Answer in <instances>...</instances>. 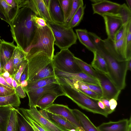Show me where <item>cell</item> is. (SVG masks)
<instances>
[{
    "label": "cell",
    "instance_id": "obj_61",
    "mask_svg": "<svg viewBox=\"0 0 131 131\" xmlns=\"http://www.w3.org/2000/svg\"><path fill=\"white\" fill-rule=\"evenodd\" d=\"M70 131H77L75 129H73L71 130Z\"/></svg>",
    "mask_w": 131,
    "mask_h": 131
},
{
    "label": "cell",
    "instance_id": "obj_25",
    "mask_svg": "<svg viewBox=\"0 0 131 131\" xmlns=\"http://www.w3.org/2000/svg\"><path fill=\"white\" fill-rule=\"evenodd\" d=\"M59 96L57 94L52 93H48L42 96L37 101L36 107L41 110H45L46 108L53 104L55 100Z\"/></svg>",
    "mask_w": 131,
    "mask_h": 131
},
{
    "label": "cell",
    "instance_id": "obj_32",
    "mask_svg": "<svg viewBox=\"0 0 131 131\" xmlns=\"http://www.w3.org/2000/svg\"><path fill=\"white\" fill-rule=\"evenodd\" d=\"M51 77H56L54 72V67L52 62L42 70L28 83L42 78Z\"/></svg>",
    "mask_w": 131,
    "mask_h": 131
},
{
    "label": "cell",
    "instance_id": "obj_24",
    "mask_svg": "<svg viewBox=\"0 0 131 131\" xmlns=\"http://www.w3.org/2000/svg\"><path fill=\"white\" fill-rule=\"evenodd\" d=\"M94 57L91 63L92 67L96 71L108 75V68L104 58L96 51L93 53Z\"/></svg>",
    "mask_w": 131,
    "mask_h": 131
},
{
    "label": "cell",
    "instance_id": "obj_14",
    "mask_svg": "<svg viewBox=\"0 0 131 131\" xmlns=\"http://www.w3.org/2000/svg\"><path fill=\"white\" fill-rule=\"evenodd\" d=\"M120 5L118 3L105 0H98L92 4L93 14L101 16L106 13H118Z\"/></svg>",
    "mask_w": 131,
    "mask_h": 131
},
{
    "label": "cell",
    "instance_id": "obj_27",
    "mask_svg": "<svg viewBox=\"0 0 131 131\" xmlns=\"http://www.w3.org/2000/svg\"><path fill=\"white\" fill-rule=\"evenodd\" d=\"M33 1L39 17L44 19L47 21L53 23L43 0H33Z\"/></svg>",
    "mask_w": 131,
    "mask_h": 131
},
{
    "label": "cell",
    "instance_id": "obj_59",
    "mask_svg": "<svg viewBox=\"0 0 131 131\" xmlns=\"http://www.w3.org/2000/svg\"><path fill=\"white\" fill-rule=\"evenodd\" d=\"M129 122L127 131H131V117L130 116L129 119Z\"/></svg>",
    "mask_w": 131,
    "mask_h": 131
},
{
    "label": "cell",
    "instance_id": "obj_46",
    "mask_svg": "<svg viewBox=\"0 0 131 131\" xmlns=\"http://www.w3.org/2000/svg\"><path fill=\"white\" fill-rule=\"evenodd\" d=\"M15 89V93L19 97L23 98L26 96V94L23 87L20 85H18Z\"/></svg>",
    "mask_w": 131,
    "mask_h": 131
},
{
    "label": "cell",
    "instance_id": "obj_16",
    "mask_svg": "<svg viewBox=\"0 0 131 131\" xmlns=\"http://www.w3.org/2000/svg\"><path fill=\"white\" fill-rule=\"evenodd\" d=\"M19 9L18 0H0V9L10 22L16 16Z\"/></svg>",
    "mask_w": 131,
    "mask_h": 131
},
{
    "label": "cell",
    "instance_id": "obj_48",
    "mask_svg": "<svg viewBox=\"0 0 131 131\" xmlns=\"http://www.w3.org/2000/svg\"><path fill=\"white\" fill-rule=\"evenodd\" d=\"M109 104L110 109L114 112L117 105V101L114 99H112L110 100Z\"/></svg>",
    "mask_w": 131,
    "mask_h": 131
},
{
    "label": "cell",
    "instance_id": "obj_20",
    "mask_svg": "<svg viewBox=\"0 0 131 131\" xmlns=\"http://www.w3.org/2000/svg\"><path fill=\"white\" fill-rule=\"evenodd\" d=\"M129 121L124 119L116 122L103 123L97 127L99 131H127Z\"/></svg>",
    "mask_w": 131,
    "mask_h": 131
},
{
    "label": "cell",
    "instance_id": "obj_29",
    "mask_svg": "<svg viewBox=\"0 0 131 131\" xmlns=\"http://www.w3.org/2000/svg\"><path fill=\"white\" fill-rule=\"evenodd\" d=\"M85 8V5H84V4L81 5L67 25L65 26L67 27L72 29L78 26L83 18Z\"/></svg>",
    "mask_w": 131,
    "mask_h": 131
},
{
    "label": "cell",
    "instance_id": "obj_9",
    "mask_svg": "<svg viewBox=\"0 0 131 131\" xmlns=\"http://www.w3.org/2000/svg\"><path fill=\"white\" fill-rule=\"evenodd\" d=\"M26 93L28 97V105L29 107L36 106L37 103L39 99L43 95L48 93L56 94L59 96H65L61 85L58 83H51Z\"/></svg>",
    "mask_w": 131,
    "mask_h": 131
},
{
    "label": "cell",
    "instance_id": "obj_55",
    "mask_svg": "<svg viewBox=\"0 0 131 131\" xmlns=\"http://www.w3.org/2000/svg\"><path fill=\"white\" fill-rule=\"evenodd\" d=\"M4 78H7L9 77L10 75L9 73L7 71H5L1 75Z\"/></svg>",
    "mask_w": 131,
    "mask_h": 131
},
{
    "label": "cell",
    "instance_id": "obj_23",
    "mask_svg": "<svg viewBox=\"0 0 131 131\" xmlns=\"http://www.w3.org/2000/svg\"><path fill=\"white\" fill-rule=\"evenodd\" d=\"M75 30L77 38L81 44L93 53L96 51V48L90 39L87 30L77 29Z\"/></svg>",
    "mask_w": 131,
    "mask_h": 131
},
{
    "label": "cell",
    "instance_id": "obj_11",
    "mask_svg": "<svg viewBox=\"0 0 131 131\" xmlns=\"http://www.w3.org/2000/svg\"><path fill=\"white\" fill-rule=\"evenodd\" d=\"M103 42L105 48L112 56L120 62L126 61L125 28L124 35L119 40L114 42L107 38Z\"/></svg>",
    "mask_w": 131,
    "mask_h": 131
},
{
    "label": "cell",
    "instance_id": "obj_13",
    "mask_svg": "<svg viewBox=\"0 0 131 131\" xmlns=\"http://www.w3.org/2000/svg\"><path fill=\"white\" fill-rule=\"evenodd\" d=\"M45 110L62 116L81 131H84L73 113L72 109L70 108L68 106L53 104Z\"/></svg>",
    "mask_w": 131,
    "mask_h": 131
},
{
    "label": "cell",
    "instance_id": "obj_18",
    "mask_svg": "<svg viewBox=\"0 0 131 131\" xmlns=\"http://www.w3.org/2000/svg\"><path fill=\"white\" fill-rule=\"evenodd\" d=\"M48 9L53 23L64 24L63 12L59 0H50Z\"/></svg>",
    "mask_w": 131,
    "mask_h": 131
},
{
    "label": "cell",
    "instance_id": "obj_22",
    "mask_svg": "<svg viewBox=\"0 0 131 131\" xmlns=\"http://www.w3.org/2000/svg\"><path fill=\"white\" fill-rule=\"evenodd\" d=\"M54 83H59L57 78L56 77H49L28 82L27 86L23 88L25 92L26 93Z\"/></svg>",
    "mask_w": 131,
    "mask_h": 131
},
{
    "label": "cell",
    "instance_id": "obj_60",
    "mask_svg": "<svg viewBox=\"0 0 131 131\" xmlns=\"http://www.w3.org/2000/svg\"><path fill=\"white\" fill-rule=\"evenodd\" d=\"M3 73L2 68V67L0 59V75H1Z\"/></svg>",
    "mask_w": 131,
    "mask_h": 131
},
{
    "label": "cell",
    "instance_id": "obj_38",
    "mask_svg": "<svg viewBox=\"0 0 131 131\" xmlns=\"http://www.w3.org/2000/svg\"><path fill=\"white\" fill-rule=\"evenodd\" d=\"M83 4V1L82 0H71L70 14L68 19L64 25H67L79 7L81 5Z\"/></svg>",
    "mask_w": 131,
    "mask_h": 131
},
{
    "label": "cell",
    "instance_id": "obj_41",
    "mask_svg": "<svg viewBox=\"0 0 131 131\" xmlns=\"http://www.w3.org/2000/svg\"><path fill=\"white\" fill-rule=\"evenodd\" d=\"M15 93V89L8 87L0 84V96H8Z\"/></svg>",
    "mask_w": 131,
    "mask_h": 131
},
{
    "label": "cell",
    "instance_id": "obj_8",
    "mask_svg": "<svg viewBox=\"0 0 131 131\" xmlns=\"http://www.w3.org/2000/svg\"><path fill=\"white\" fill-rule=\"evenodd\" d=\"M40 125L46 131H67L56 125L44 117L37 110L36 106L30 107L29 109L23 108L17 109Z\"/></svg>",
    "mask_w": 131,
    "mask_h": 131
},
{
    "label": "cell",
    "instance_id": "obj_6",
    "mask_svg": "<svg viewBox=\"0 0 131 131\" xmlns=\"http://www.w3.org/2000/svg\"><path fill=\"white\" fill-rule=\"evenodd\" d=\"M46 22L52 31L55 39L54 45L61 50L68 49L77 43V36L72 28L64 25Z\"/></svg>",
    "mask_w": 131,
    "mask_h": 131
},
{
    "label": "cell",
    "instance_id": "obj_52",
    "mask_svg": "<svg viewBox=\"0 0 131 131\" xmlns=\"http://www.w3.org/2000/svg\"><path fill=\"white\" fill-rule=\"evenodd\" d=\"M3 78L5 80L7 83L12 87L14 88L12 85L13 78L10 75L7 78Z\"/></svg>",
    "mask_w": 131,
    "mask_h": 131
},
{
    "label": "cell",
    "instance_id": "obj_10",
    "mask_svg": "<svg viewBox=\"0 0 131 131\" xmlns=\"http://www.w3.org/2000/svg\"><path fill=\"white\" fill-rule=\"evenodd\" d=\"M96 71L97 80L102 92L101 99H105L110 100L114 99L117 101L121 90L116 86L108 75L102 72Z\"/></svg>",
    "mask_w": 131,
    "mask_h": 131
},
{
    "label": "cell",
    "instance_id": "obj_51",
    "mask_svg": "<svg viewBox=\"0 0 131 131\" xmlns=\"http://www.w3.org/2000/svg\"><path fill=\"white\" fill-rule=\"evenodd\" d=\"M0 18L3 20H4L9 24L10 23V22L7 19L4 15L3 13L2 12L1 9H0Z\"/></svg>",
    "mask_w": 131,
    "mask_h": 131
},
{
    "label": "cell",
    "instance_id": "obj_21",
    "mask_svg": "<svg viewBox=\"0 0 131 131\" xmlns=\"http://www.w3.org/2000/svg\"><path fill=\"white\" fill-rule=\"evenodd\" d=\"M74 114L84 131H99L89 118L79 110L72 109Z\"/></svg>",
    "mask_w": 131,
    "mask_h": 131
},
{
    "label": "cell",
    "instance_id": "obj_40",
    "mask_svg": "<svg viewBox=\"0 0 131 131\" xmlns=\"http://www.w3.org/2000/svg\"><path fill=\"white\" fill-rule=\"evenodd\" d=\"M2 70L3 73L5 71H7L10 75L13 77L15 74V72L12 57L2 67Z\"/></svg>",
    "mask_w": 131,
    "mask_h": 131
},
{
    "label": "cell",
    "instance_id": "obj_12",
    "mask_svg": "<svg viewBox=\"0 0 131 131\" xmlns=\"http://www.w3.org/2000/svg\"><path fill=\"white\" fill-rule=\"evenodd\" d=\"M102 16L105 22L107 38L114 41L115 34L124 25L122 18L118 13H106Z\"/></svg>",
    "mask_w": 131,
    "mask_h": 131
},
{
    "label": "cell",
    "instance_id": "obj_54",
    "mask_svg": "<svg viewBox=\"0 0 131 131\" xmlns=\"http://www.w3.org/2000/svg\"><path fill=\"white\" fill-rule=\"evenodd\" d=\"M28 82L27 80H25L20 82V85L23 88L25 87L27 85Z\"/></svg>",
    "mask_w": 131,
    "mask_h": 131
},
{
    "label": "cell",
    "instance_id": "obj_37",
    "mask_svg": "<svg viewBox=\"0 0 131 131\" xmlns=\"http://www.w3.org/2000/svg\"><path fill=\"white\" fill-rule=\"evenodd\" d=\"M59 1L63 12L64 20L65 23L70 14L71 0H59Z\"/></svg>",
    "mask_w": 131,
    "mask_h": 131
},
{
    "label": "cell",
    "instance_id": "obj_19",
    "mask_svg": "<svg viewBox=\"0 0 131 131\" xmlns=\"http://www.w3.org/2000/svg\"><path fill=\"white\" fill-rule=\"evenodd\" d=\"M16 47L14 41L9 42L1 40L0 46V59L2 68L12 58Z\"/></svg>",
    "mask_w": 131,
    "mask_h": 131
},
{
    "label": "cell",
    "instance_id": "obj_58",
    "mask_svg": "<svg viewBox=\"0 0 131 131\" xmlns=\"http://www.w3.org/2000/svg\"><path fill=\"white\" fill-rule=\"evenodd\" d=\"M126 1L127 4V6L131 10V0H126Z\"/></svg>",
    "mask_w": 131,
    "mask_h": 131
},
{
    "label": "cell",
    "instance_id": "obj_1",
    "mask_svg": "<svg viewBox=\"0 0 131 131\" xmlns=\"http://www.w3.org/2000/svg\"><path fill=\"white\" fill-rule=\"evenodd\" d=\"M35 14L27 7H20L9 24L13 41L27 54L35 35V26L32 18Z\"/></svg>",
    "mask_w": 131,
    "mask_h": 131
},
{
    "label": "cell",
    "instance_id": "obj_56",
    "mask_svg": "<svg viewBox=\"0 0 131 131\" xmlns=\"http://www.w3.org/2000/svg\"><path fill=\"white\" fill-rule=\"evenodd\" d=\"M12 85L14 89H15L18 85L16 81L13 79V80Z\"/></svg>",
    "mask_w": 131,
    "mask_h": 131
},
{
    "label": "cell",
    "instance_id": "obj_43",
    "mask_svg": "<svg viewBox=\"0 0 131 131\" xmlns=\"http://www.w3.org/2000/svg\"><path fill=\"white\" fill-rule=\"evenodd\" d=\"M83 82L84 83L90 90L97 93L100 97L101 99H102V92L100 85Z\"/></svg>",
    "mask_w": 131,
    "mask_h": 131
},
{
    "label": "cell",
    "instance_id": "obj_15",
    "mask_svg": "<svg viewBox=\"0 0 131 131\" xmlns=\"http://www.w3.org/2000/svg\"><path fill=\"white\" fill-rule=\"evenodd\" d=\"M39 111L43 116L53 123L67 131H70L73 129H75L77 131H81L61 116L52 114L45 110H41Z\"/></svg>",
    "mask_w": 131,
    "mask_h": 131
},
{
    "label": "cell",
    "instance_id": "obj_42",
    "mask_svg": "<svg viewBox=\"0 0 131 131\" xmlns=\"http://www.w3.org/2000/svg\"><path fill=\"white\" fill-rule=\"evenodd\" d=\"M32 18L36 27L42 28L45 27L47 25L46 20L43 18L37 17L35 14L32 15Z\"/></svg>",
    "mask_w": 131,
    "mask_h": 131
},
{
    "label": "cell",
    "instance_id": "obj_33",
    "mask_svg": "<svg viewBox=\"0 0 131 131\" xmlns=\"http://www.w3.org/2000/svg\"><path fill=\"white\" fill-rule=\"evenodd\" d=\"M126 58V61L131 59V20L125 24Z\"/></svg>",
    "mask_w": 131,
    "mask_h": 131
},
{
    "label": "cell",
    "instance_id": "obj_36",
    "mask_svg": "<svg viewBox=\"0 0 131 131\" xmlns=\"http://www.w3.org/2000/svg\"><path fill=\"white\" fill-rule=\"evenodd\" d=\"M131 10L125 3L121 5L118 13L120 14L124 25L131 20Z\"/></svg>",
    "mask_w": 131,
    "mask_h": 131
},
{
    "label": "cell",
    "instance_id": "obj_53",
    "mask_svg": "<svg viewBox=\"0 0 131 131\" xmlns=\"http://www.w3.org/2000/svg\"><path fill=\"white\" fill-rule=\"evenodd\" d=\"M97 104L99 107L101 108L104 110L106 111V108L104 104L100 100L98 101L97 102Z\"/></svg>",
    "mask_w": 131,
    "mask_h": 131
},
{
    "label": "cell",
    "instance_id": "obj_17",
    "mask_svg": "<svg viewBox=\"0 0 131 131\" xmlns=\"http://www.w3.org/2000/svg\"><path fill=\"white\" fill-rule=\"evenodd\" d=\"M55 76L57 78H64L76 79L85 82L99 85L98 81L82 72L71 73L61 71L54 68Z\"/></svg>",
    "mask_w": 131,
    "mask_h": 131
},
{
    "label": "cell",
    "instance_id": "obj_39",
    "mask_svg": "<svg viewBox=\"0 0 131 131\" xmlns=\"http://www.w3.org/2000/svg\"><path fill=\"white\" fill-rule=\"evenodd\" d=\"M27 63L28 61L26 59L20 66L18 69L13 77L17 82L18 85L20 84L21 75L27 66Z\"/></svg>",
    "mask_w": 131,
    "mask_h": 131
},
{
    "label": "cell",
    "instance_id": "obj_44",
    "mask_svg": "<svg viewBox=\"0 0 131 131\" xmlns=\"http://www.w3.org/2000/svg\"><path fill=\"white\" fill-rule=\"evenodd\" d=\"M80 91L90 97L98 101L101 100L100 97L97 93L91 90L90 89H89L82 90Z\"/></svg>",
    "mask_w": 131,
    "mask_h": 131
},
{
    "label": "cell",
    "instance_id": "obj_31",
    "mask_svg": "<svg viewBox=\"0 0 131 131\" xmlns=\"http://www.w3.org/2000/svg\"><path fill=\"white\" fill-rule=\"evenodd\" d=\"M20 103L19 98L15 93L8 96H0V106H10L18 107Z\"/></svg>",
    "mask_w": 131,
    "mask_h": 131
},
{
    "label": "cell",
    "instance_id": "obj_50",
    "mask_svg": "<svg viewBox=\"0 0 131 131\" xmlns=\"http://www.w3.org/2000/svg\"><path fill=\"white\" fill-rule=\"evenodd\" d=\"M0 84L8 87L14 89L12 87L7 83L4 78L1 75H0Z\"/></svg>",
    "mask_w": 131,
    "mask_h": 131
},
{
    "label": "cell",
    "instance_id": "obj_35",
    "mask_svg": "<svg viewBox=\"0 0 131 131\" xmlns=\"http://www.w3.org/2000/svg\"><path fill=\"white\" fill-rule=\"evenodd\" d=\"M17 111L18 124V131H34L31 126L17 109Z\"/></svg>",
    "mask_w": 131,
    "mask_h": 131
},
{
    "label": "cell",
    "instance_id": "obj_34",
    "mask_svg": "<svg viewBox=\"0 0 131 131\" xmlns=\"http://www.w3.org/2000/svg\"><path fill=\"white\" fill-rule=\"evenodd\" d=\"M18 128L17 109L13 107L10 112L6 131H18Z\"/></svg>",
    "mask_w": 131,
    "mask_h": 131
},
{
    "label": "cell",
    "instance_id": "obj_2",
    "mask_svg": "<svg viewBox=\"0 0 131 131\" xmlns=\"http://www.w3.org/2000/svg\"><path fill=\"white\" fill-rule=\"evenodd\" d=\"M90 39L96 48V51L104 59L107 64L108 76L119 90L124 89L127 71L128 61L120 62L112 56L104 46L103 40L95 34L89 33Z\"/></svg>",
    "mask_w": 131,
    "mask_h": 131
},
{
    "label": "cell",
    "instance_id": "obj_62",
    "mask_svg": "<svg viewBox=\"0 0 131 131\" xmlns=\"http://www.w3.org/2000/svg\"><path fill=\"white\" fill-rule=\"evenodd\" d=\"M1 40L0 39V44H1Z\"/></svg>",
    "mask_w": 131,
    "mask_h": 131
},
{
    "label": "cell",
    "instance_id": "obj_45",
    "mask_svg": "<svg viewBox=\"0 0 131 131\" xmlns=\"http://www.w3.org/2000/svg\"><path fill=\"white\" fill-rule=\"evenodd\" d=\"M125 24L115 34L114 41H117L122 38L125 31Z\"/></svg>",
    "mask_w": 131,
    "mask_h": 131
},
{
    "label": "cell",
    "instance_id": "obj_57",
    "mask_svg": "<svg viewBox=\"0 0 131 131\" xmlns=\"http://www.w3.org/2000/svg\"><path fill=\"white\" fill-rule=\"evenodd\" d=\"M127 69V71L131 70V59L128 61Z\"/></svg>",
    "mask_w": 131,
    "mask_h": 131
},
{
    "label": "cell",
    "instance_id": "obj_26",
    "mask_svg": "<svg viewBox=\"0 0 131 131\" xmlns=\"http://www.w3.org/2000/svg\"><path fill=\"white\" fill-rule=\"evenodd\" d=\"M13 107L10 106H0V131H6L10 112Z\"/></svg>",
    "mask_w": 131,
    "mask_h": 131
},
{
    "label": "cell",
    "instance_id": "obj_47",
    "mask_svg": "<svg viewBox=\"0 0 131 131\" xmlns=\"http://www.w3.org/2000/svg\"><path fill=\"white\" fill-rule=\"evenodd\" d=\"M100 100L104 104L106 108V111L109 114L112 113L113 112L110 109L109 104V100L107 99H101Z\"/></svg>",
    "mask_w": 131,
    "mask_h": 131
},
{
    "label": "cell",
    "instance_id": "obj_7",
    "mask_svg": "<svg viewBox=\"0 0 131 131\" xmlns=\"http://www.w3.org/2000/svg\"><path fill=\"white\" fill-rule=\"evenodd\" d=\"M74 54L68 49H64L56 53L52 60L54 67L61 71L71 73L82 72L75 61Z\"/></svg>",
    "mask_w": 131,
    "mask_h": 131
},
{
    "label": "cell",
    "instance_id": "obj_4",
    "mask_svg": "<svg viewBox=\"0 0 131 131\" xmlns=\"http://www.w3.org/2000/svg\"><path fill=\"white\" fill-rule=\"evenodd\" d=\"M54 41L52 31L47 24L42 28L35 26V35L29 51L32 48H36L43 51L52 60L54 55Z\"/></svg>",
    "mask_w": 131,
    "mask_h": 131
},
{
    "label": "cell",
    "instance_id": "obj_49",
    "mask_svg": "<svg viewBox=\"0 0 131 131\" xmlns=\"http://www.w3.org/2000/svg\"><path fill=\"white\" fill-rule=\"evenodd\" d=\"M28 75V67L27 65L23 73L21 74L20 78V82L25 80H27Z\"/></svg>",
    "mask_w": 131,
    "mask_h": 131
},
{
    "label": "cell",
    "instance_id": "obj_30",
    "mask_svg": "<svg viewBox=\"0 0 131 131\" xmlns=\"http://www.w3.org/2000/svg\"><path fill=\"white\" fill-rule=\"evenodd\" d=\"M27 54L17 46L12 57L15 74L18 69L20 66L26 59Z\"/></svg>",
    "mask_w": 131,
    "mask_h": 131
},
{
    "label": "cell",
    "instance_id": "obj_3",
    "mask_svg": "<svg viewBox=\"0 0 131 131\" xmlns=\"http://www.w3.org/2000/svg\"><path fill=\"white\" fill-rule=\"evenodd\" d=\"M65 96L71 99L83 109L107 117L108 114L101 108L97 104L98 101L92 99L80 91L66 84H60Z\"/></svg>",
    "mask_w": 131,
    "mask_h": 131
},
{
    "label": "cell",
    "instance_id": "obj_28",
    "mask_svg": "<svg viewBox=\"0 0 131 131\" xmlns=\"http://www.w3.org/2000/svg\"><path fill=\"white\" fill-rule=\"evenodd\" d=\"M74 58L75 61L82 72L97 80L96 72L91 65L75 56Z\"/></svg>",
    "mask_w": 131,
    "mask_h": 131
},
{
    "label": "cell",
    "instance_id": "obj_5",
    "mask_svg": "<svg viewBox=\"0 0 131 131\" xmlns=\"http://www.w3.org/2000/svg\"><path fill=\"white\" fill-rule=\"evenodd\" d=\"M26 59L28 61V82L52 62V59L46 53L35 48L30 49Z\"/></svg>",
    "mask_w": 131,
    "mask_h": 131
}]
</instances>
